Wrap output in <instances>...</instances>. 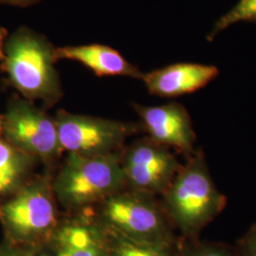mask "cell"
I'll list each match as a JSON object with an SVG mask.
<instances>
[{"label":"cell","instance_id":"obj_1","mask_svg":"<svg viewBox=\"0 0 256 256\" xmlns=\"http://www.w3.org/2000/svg\"><path fill=\"white\" fill-rule=\"evenodd\" d=\"M55 48L46 36L23 26L10 34L0 64L10 86L22 98L41 102L44 108L54 106L64 94L55 68Z\"/></svg>","mask_w":256,"mask_h":256},{"label":"cell","instance_id":"obj_2","mask_svg":"<svg viewBox=\"0 0 256 256\" xmlns=\"http://www.w3.org/2000/svg\"><path fill=\"white\" fill-rule=\"evenodd\" d=\"M160 202L185 239L200 238L202 230L225 209L227 198L212 182L202 149L187 158Z\"/></svg>","mask_w":256,"mask_h":256},{"label":"cell","instance_id":"obj_3","mask_svg":"<svg viewBox=\"0 0 256 256\" xmlns=\"http://www.w3.org/2000/svg\"><path fill=\"white\" fill-rule=\"evenodd\" d=\"M122 154L84 156L68 153L52 180L57 202L66 210L82 212L124 190Z\"/></svg>","mask_w":256,"mask_h":256},{"label":"cell","instance_id":"obj_4","mask_svg":"<svg viewBox=\"0 0 256 256\" xmlns=\"http://www.w3.org/2000/svg\"><path fill=\"white\" fill-rule=\"evenodd\" d=\"M92 216L102 227L138 242L176 247L180 241L162 202L149 192L124 189L98 204Z\"/></svg>","mask_w":256,"mask_h":256},{"label":"cell","instance_id":"obj_5","mask_svg":"<svg viewBox=\"0 0 256 256\" xmlns=\"http://www.w3.org/2000/svg\"><path fill=\"white\" fill-rule=\"evenodd\" d=\"M48 176L28 180L0 206V222L6 239L20 246L48 243L60 218Z\"/></svg>","mask_w":256,"mask_h":256},{"label":"cell","instance_id":"obj_6","mask_svg":"<svg viewBox=\"0 0 256 256\" xmlns=\"http://www.w3.org/2000/svg\"><path fill=\"white\" fill-rule=\"evenodd\" d=\"M54 120L63 151L84 156L122 152L126 140L142 128L134 122L74 114L64 110L56 113Z\"/></svg>","mask_w":256,"mask_h":256},{"label":"cell","instance_id":"obj_7","mask_svg":"<svg viewBox=\"0 0 256 256\" xmlns=\"http://www.w3.org/2000/svg\"><path fill=\"white\" fill-rule=\"evenodd\" d=\"M3 138L38 162L52 164L59 158L60 144L54 117L22 97H12L2 114Z\"/></svg>","mask_w":256,"mask_h":256},{"label":"cell","instance_id":"obj_8","mask_svg":"<svg viewBox=\"0 0 256 256\" xmlns=\"http://www.w3.org/2000/svg\"><path fill=\"white\" fill-rule=\"evenodd\" d=\"M182 165L171 148L149 137L134 142L122 154L126 189L155 196L168 189Z\"/></svg>","mask_w":256,"mask_h":256},{"label":"cell","instance_id":"obj_9","mask_svg":"<svg viewBox=\"0 0 256 256\" xmlns=\"http://www.w3.org/2000/svg\"><path fill=\"white\" fill-rule=\"evenodd\" d=\"M133 108L150 138L186 158L194 153L196 135L191 117L182 104L171 102L156 106L133 104Z\"/></svg>","mask_w":256,"mask_h":256},{"label":"cell","instance_id":"obj_10","mask_svg":"<svg viewBox=\"0 0 256 256\" xmlns=\"http://www.w3.org/2000/svg\"><path fill=\"white\" fill-rule=\"evenodd\" d=\"M48 244L54 256H106L102 228L86 210L60 220Z\"/></svg>","mask_w":256,"mask_h":256},{"label":"cell","instance_id":"obj_11","mask_svg":"<svg viewBox=\"0 0 256 256\" xmlns=\"http://www.w3.org/2000/svg\"><path fill=\"white\" fill-rule=\"evenodd\" d=\"M220 75L218 66L198 63H176L144 74L147 90L162 98H176L205 88Z\"/></svg>","mask_w":256,"mask_h":256},{"label":"cell","instance_id":"obj_12","mask_svg":"<svg viewBox=\"0 0 256 256\" xmlns=\"http://www.w3.org/2000/svg\"><path fill=\"white\" fill-rule=\"evenodd\" d=\"M55 59L77 62L98 77L122 76L142 80L144 76V72L119 50L102 44L56 46Z\"/></svg>","mask_w":256,"mask_h":256},{"label":"cell","instance_id":"obj_13","mask_svg":"<svg viewBox=\"0 0 256 256\" xmlns=\"http://www.w3.org/2000/svg\"><path fill=\"white\" fill-rule=\"evenodd\" d=\"M38 162L32 156L0 138V198L10 196L28 180Z\"/></svg>","mask_w":256,"mask_h":256},{"label":"cell","instance_id":"obj_14","mask_svg":"<svg viewBox=\"0 0 256 256\" xmlns=\"http://www.w3.org/2000/svg\"><path fill=\"white\" fill-rule=\"evenodd\" d=\"M102 228L104 236L106 256H180V244L176 247L156 246L124 238L102 226Z\"/></svg>","mask_w":256,"mask_h":256},{"label":"cell","instance_id":"obj_15","mask_svg":"<svg viewBox=\"0 0 256 256\" xmlns=\"http://www.w3.org/2000/svg\"><path fill=\"white\" fill-rule=\"evenodd\" d=\"M238 22H256V0H239L232 9L216 22L207 40L212 41L221 32Z\"/></svg>","mask_w":256,"mask_h":256},{"label":"cell","instance_id":"obj_16","mask_svg":"<svg viewBox=\"0 0 256 256\" xmlns=\"http://www.w3.org/2000/svg\"><path fill=\"white\" fill-rule=\"evenodd\" d=\"M180 256H240L236 248L216 242L202 241L200 238H180Z\"/></svg>","mask_w":256,"mask_h":256},{"label":"cell","instance_id":"obj_17","mask_svg":"<svg viewBox=\"0 0 256 256\" xmlns=\"http://www.w3.org/2000/svg\"><path fill=\"white\" fill-rule=\"evenodd\" d=\"M236 250L240 256H256V223L239 238Z\"/></svg>","mask_w":256,"mask_h":256},{"label":"cell","instance_id":"obj_18","mask_svg":"<svg viewBox=\"0 0 256 256\" xmlns=\"http://www.w3.org/2000/svg\"><path fill=\"white\" fill-rule=\"evenodd\" d=\"M34 248L23 247L5 239L0 247V256H30Z\"/></svg>","mask_w":256,"mask_h":256},{"label":"cell","instance_id":"obj_19","mask_svg":"<svg viewBox=\"0 0 256 256\" xmlns=\"http://www.w3.org/2000/svg\"><path fill=\"white\" fill-rule=\"evenodd\" d=\"M42 1L43 0H0V4L19 8H28L36 5Z\"/></svg>","mask_w":256,"mask_h":256},{"label":"cell","instance_id":"obj_20","mask_svg":"<svg viewBox=\"0 0 256 256\" xmlns=\"http://www.w3.org/2000/svg\"><path fill=\"white\" fill-rule=\"evenodd\" d=\"M9 30L7 28L0 27V64L4 59L5 43H6V40L9 36Z\"/></svg>","mask_w":256,"mask_h":256},{"label":"cell","instance_id":"obj_21","mask_svg":"<svg viewBox=\"0 0 256 256\" xmlns=\"http://www.w3.org/2000/svg\"><path fill=\"white\" fill-rule=\"evenodd\" d=\"M30 256H54V254L48 244L46 243L45 245L34 248Z\"/></svg>","mask_w":256,"mask_h":256},{"label":"cell","instance_id":"obj_22","mask_svg":"<svg viewBox=\"0 0 256 256\" xmlns=\"http://www.w3.org/2000/svg\"><path fill=\"white\" fill-rule=\"evenodd\" d=\"M3 138V131H2V114H0V138Z\"/></svg>","mask_w":256,"mask_h":256}]
</instances>
